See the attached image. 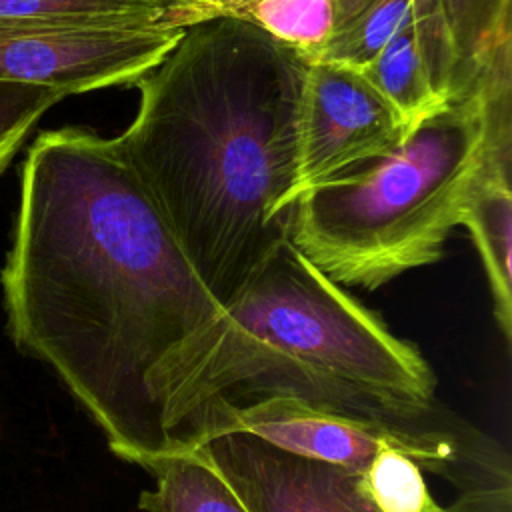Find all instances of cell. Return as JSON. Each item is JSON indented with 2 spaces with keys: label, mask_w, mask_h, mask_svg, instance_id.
Listing matches in <instances>:
<instances>
[{
  "label": "cell",
  "mask_w": 512,
  "mask_h": 512,
  "mask_svg": "<svg viewBox=\"0 0 512 512\" xmlns=\"http://www.w3.org/2000/svg\"><path fill=\"white\" fill-rule=\"evenodd\" d=\"M6 328L46 364L120 460L170 452L148 378L222 312L114 138L40 132L20 170L0 272Z\"/></svg>",
  "instance_id": "obj_1"
},
{
  "label": "cell",
  "mask_w": 512,
  "mask_h": 512,
  "mask_svg": "<svg viewBox=\"0 0 512 512\" xmlns=\"http://www.w3.org/2000/svg\"><path fill=\"white\" fill-rule=\"evenodd\" d=\"M306 66L248 20L194 22L134 82L136 116L114 136L222 308L288 238Z\"/></svg>",
  "instance_id": "obj_2"
},
{
  "label": "cell",
  "mask_w": 512,
  "mask_h": 512,
  "mask_svg": "<svg viewBox=\"0 0 512 512\" xmlns=\"http://www.w3.org/2000/svg\"><path fill=\"white\" fill-rule=\"evenodd\" d=\"M170 452L214 412L268 398L376 420L436 412L418 346L282 240L240 292L148 378Z\"/></svg>",
  "instance_id": "obj_3"
},
{
  "label": "cell",
  "mask_w": 512,
  "mask_h": 512,
  "mask_svg": "<svg viewBox=\"0 0 512 512\" xmlns=\"http://www.w3.org/2000/svg\"><path fill=\"white\" fill-rule=\"evenodd\" d=\"M478 84L424 118L402 146L304 190L290 242L332 282L376 290L444 254L484 144Z\"/></svg>",
  "instance_id": "obj_4"
},
{
  "label": "cell",
  "mask_w": 512,
  "mask_h": 512,
  "mask_svg": "<svg viewBox=\"0 0 512 512\" xmlns=\"http://www.w3.org/2000/svg\"><path fill=\"white\" fill-rule=\"evenodd\" d=\"M234 430L350 472H362L376 454L394 448L458 492L512 486L508 450L444 404L418 420H376L314 408L292 398H268L210 414L178 450Z\"/></svg>",
  "instance_id": "obj_5"
},
{
  "label": "cell",
  "mask_w": 512,
  "mask_h": 512,
  "mask_svg": "<svg viewBox=\"0 0 512 512\" xmlns=\"http://www.w3.org/2000/svg\"><path fill=\"white\" fill-rule=\"evenodd\" d=\"M184 28H50L0 22V82L64 96L134 84L174 48Z\"/></svg>",
  "instance_id": "obj_6"
},
{
  "label": "cell",
  "mask_w": 512,
  "mask_h": 512,
  "mask_svg": "<svg viewBox=\"0 0 512 512\" xmlns=\"http://www.w3.org/2000/svg\"><path fill=\"white\" fill-rule=\"evenodd\" d=\"M412 130L356 68L308 62L298 118V196L390 154Z\"/></svg>",
  "instance_id": "obj_7"
},
{
  "label": "cell",
  "mask_w": 512,
  "mask_h": 512,
  "mask_svg": "<svg viewBox=\"0 0 512 512\" xmlns=\"http://www.w3.org/2000/svg\"><path fill=\"white\" fill-rule=\"evenodd\" d=\"M248 512H378L358 488V472L304 458L246 432H220L194 444ZM474 492V490H472ZM458 492L448 512H466Z\"/></svg>",
  "instance_id": "obj_8"
},
{
  "label": "cell",
  "mask_w": 512,
  "mask_h": 512,
  "mask_svg": "<svg viewBox=\"0 0 512 512\" xmlns=\"http://www.w3.org/2000/svg\"><path fill=\"white\" fill-rule=\"evenodd\" d=\"M484 106V144L478 168L458 208L480 252L496 324L512 340V62H490L478 78Z\"/></svg>",
  "instance_id": "obj_9"
},
{
  "label": "cell",
  "mask_w": 512,
  "mask_h": 512,
  "mask_svg": "<svg viewBox=\"0 0 512 512\" xmlns=\"http://www.w3.org/2000/svg\"><path fill=\"white\" fill-rule=\"evenodd\" d=\"M412 28L434 90L466 96L494 48L512 38V0H412Z\"/></svg>",
  "instance_id": "obj_10"
},
{
  "label": "cell",
  "mask_w": 512,
  "mask_h": 512,
  "mask_svg": "<svg viewBox=\"0 0 512 512\" xmlns=\"http://www.w3.org/2000/svg\"><path fill=\"white\" fill-rule=\"evenodd\" d=\"M220 0H0V22L50 28H186Z\"/></svg>",
  "instance_id": "obj_11"
},
{
  "label": "cell",
  "mask_w": 512,
  "mask_h": 512,
  "mask_svg": "<svg viewBox=\"0 0 512 512\" xmlns=\"http://www.w3.org/2000/svg\"><path fill=\"white\" fill-rule=\"evenodd\" d=\"M156 484L142 490V512H248L230 484L196 450H176L148 470Z\"/></svg>",
  "instance_id": "obj_12"
},
{
  "label": "cell",
  "mask_w": 512,
  "mask_h": 512,
  "mask_svg": "<svg viewBox=\"0 0 512 512\" xmlns=\"http://www.w3.org/2000/svg\"><path fill=\"white\" fill-rule=\"evenodd\" d=\"M356 70L412 128L448 104L432 86L412 22H408L368 64Z\"/></svg>",
  "instance_id": "obj_13"
},
{
  "label": "cell",
  "mask_w": 512,
  "mask_h": 512,
  "mask_svg": "<svg viewBox=\"0 0 512 512\" xmlns=\"http://www.w3.org/2000/svg\"><path fill=\"white\" fill-rule=\"evenodd\" d=\"M412 18V0H334L332 32L314 62L368 64Z\"/></svg>",
  "instance_id": "obj_14"
},
{
  "label": "cell",
  "mask_w": 512,
  "mask_h": 512,
  "mask_svg": "<svg viewBox=\"0 0 512 512\" xmlns=\"http://www.w3.org/2000/svg\"><path fill=\"white\" fill-rule=\"evenodd\" d=\"M224 14L242 18L314 62L326 46L334 0H220Z\"/></svg>",
  "instance_id": "obj_15"
},
{
  "label": "cell",
  "mask_w": 512,
  "mask_h": 512,
  "mask_svg": "<svg viewBox=\"0 0 512 512\" xmlns=\"http://www.w3.org/2000/svg\"><path fill=\"white\" fill-rule=\"evenodd\" d=\"M358 488L378 512H448L430 494L420 464L394 448L358 472Z\"/></svg>",
  "instance_id": "obj_16"
},
{
  "label": "cell",
  "mask_w": 512,
  "mask_h": 512,
  "mask_svg": "<svg viewBox=\"0 0 512 512\" xmlns=\"http://www.w3.org/2000/svg\"><path fill=\"white\" fill-rule=\"evenodd\" d=\"M64 94L20 82H0V174L20 152L26 136Z\"/></svg>",
  "instance_id": "obj_17"
},
{
  "label": "cell",
  "mask_w": 512,
  "mask_h": 512,
  "mask_svg": "<svg viewBox=\"0 0 512 512\" xmlns=\"http://www.w3.org/2000/svg\"><path fill=\"white\" fill-rule=\"evenodd\" d=\"M466 512H512V486L470 492Z\"/></svg>",
  "instance_id": "obj_18"
}]
</instances>
